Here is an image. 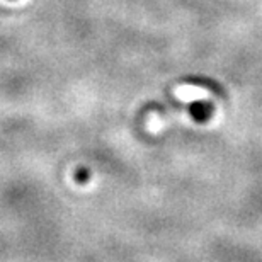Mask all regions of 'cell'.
Wrapping results in <instances>:
<instances>
[{
    "label": "cell",
    "mask_w": 262,
    "mask_h": 262,
    "mask_svg": "<svg viewBox=\"0 0 262 262\" xmlns=\"http://www.w3.org/2000/svg\"><path fill=\"white\" fill-rule=\"evenodd\" d=\"M89 170L87 169H78L77 170V174H75V181L77 182H80V184H83V182H87L89 181Z\"/></svg>",
    "instance_id": "2"
},
{
    "label": "cell",
    "mask_w": 262,
    "mask_h": 262,
    "mask_svg": "<svg viewBox=\"0 0 262 262\" xmlns=\"http://www.w3.org/2000/svg\"><path fill=\"white\" fill-rule=\"evenodd\" d=\"M187 111H189L191 116L194 118V121L206 123L208 119L213 116L214 106H213L211 101H206V99H199V101H194V102L187 104Z\"/></svg>",
    "instance_id": "1"
}]
</instances>
